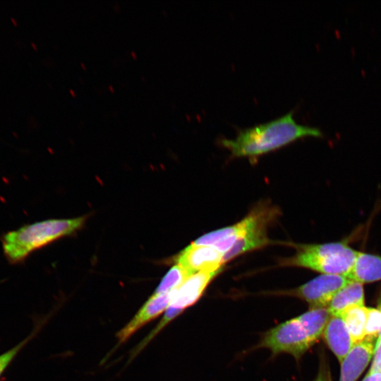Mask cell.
Returning <instances> with one entry per match:
<instances>
[{"instance_id":"cell-1","label":"cell","mask_w":381,"mask_h":381,"mask_svg":"<svg viewBox=\"0 0 381 381\" xmlns=\"http://www.w3.org/2000/svg\"><path fill=\"white\" fill-rule=\"evenodd\" d=\"M323 136L316 127L297 123L293 111L270 121L241 129L234 139L224 138L223 146L235 157H255L303 137Z\"/></svg>"},{"instance_id":"cell-2","label":"cell","mask_w":381,"mask_h":381,"mask_svg":"<svg viewBox=\"0 0 381 381\" xmlns=\"http://www.w3.org/2000/svg\"><path fill=\"white\" fill-rule=\"evenodd\" d=\"M329 317L327 308H310L270 329L260 346L274 355L286 353L298 359L322 335Z\"/></svg>"},{"instance_id":"cell-3","label":"cell","mask_w":381,"mask_h":381,"mask_svg":"<svg viewBox=\"0 0 381 381\" xmlns=\"http://www.w3.org/2000/svg\"><path fill=\"white\" fill-rule=\"evenodd\" d=\"M85 217L48 219L25 225L5 234L2 238L4 253L11 263L24 260L34 250L72 234L81 227Z\"/></svg>"},{"instance_id":"cell-4","label":"cell","mask_w":381,"mask_h":381,"mask_svg":"<svg viewBox=\"0 0 381 381\" xmlns=\"http://www.w3.org/2000/svg\"><path fill=\"white\" fill-rule=\"evenodd\" d=\"M346 242L337 241L302 246L291 264L326 274L346 275L357 255Z\"/></svg>"},{"instance_id":"cell-5","label":"cell","mask_w":381,"mask_h":381,"mask_svg":"<svg viewBox=\"0 0 381 381\" xmlns=\"http://www.w3.org/2000/svg\"><path fill=\"white\" fill-rule=\"evenodd\" d=\"M351 281L344 275L322 274L294 290L310 308H327L337 292Z\"/></svg>"},{"instance_id":"cell-6","label":"cell","mask_w":381,"mask_h":381,"mask_svg":"<svg viewBox=\"0 0 381 381\" xmlns=\"http://www.w3.org/2000/svg\"><path fill=\"white\" fill-rule=\"evenodd\" d=\"M253 220L243 236L223 255V263L230 260L238 255L248 250L260 248L266 245L268 238L266 234V226L274 212L272 209L260 208L253 212Z\"/></svg>"},{"instance_id":"cell-7","label":"cell","mask_w":381,"mask_h":381,"mask_svg":"<svg viewBox=\"0 0 381 381\" xmlns=\"http://www.w3.org/2000/svg\"><path fill=\"white\" fill-rule=\"evenodd\" d=\"M174 290L163 294H153L131 320L117 332L116 347L126 342L133 334L149 322L164 313L172 298Z\"/></svg>"},{"instance_id":"cell-8","label":"cell","mask_w":381,"mask_h":381,"mask_svg":"<svg viewBox=\"0 0 381 381\" xmlns=\"http://www.w3.org/2000/svg\"><path fill=\"white\" fill-rule=\"evenodd\" d=\"M221 270L201 271L190 276L174 290L168 308L180 315L200 298L209 283Z\"/></svg>"},{"instance_id":"cell-9","label":"cell","mask_w":381,"mask_h":381,"mask_svg":"<svg viewBox=\"0 0 381 381\" xmlns=\"http://www.w3.org/2000/svg\"><path fill=\"white\" fill-rule=\"evenodd\" d=\"M223 255L213 246L191 243L179 255L177 264L192 275L201 271L222 269Z\"/></svg>"},{"instance_id":"cell-10","label":"cell","mask_w":381,"mask_h":381,"mask_svg":"<svg viewBox=\"0 0 381 381\" xmlns=\"http://www.w3.org/2000/svg\"><path fill=\"white\" fill-rule=\"evenodd\" d=\"M375 340L365 338L355 344L341 362L339 381H356L371 361Z\"/></svg>"},{"instance_id":"cell-11","label":"cell","mask_w":381,"mask_h":381,"mask_svg":"<svg viewBox=\"0 0 381 381\" xmlns=\"http://www.w3.org/2000/svg\"><path fill=\"white\" fill-rule=\"evenodd\" d=\"M328 347L341 362L354 345L340 315H330L322 334Z\"/></svg>"},{"instance_id":"cell-12","label":"cell","mask_w":381,"mask_h":381,"mask_svg":"<svg viewBox=\"0 0 381 381\" xmlns=\"http://www.w3.org/2000/svg\"><path fill=\"white\" fill-rule=\"evenodd\" d=\"M345 276L351 282L362 284L381 280V256L358 251L351 270Z\"/></svg>"},{"instance_id":"cell-13","label":"cell","mask_w":381,"mask_h":381,"mask_svg":"<svg viewBox=\"0 0 381 381\" xmlns=\"http://www.w3.org/2000/svg\"><path fill=\"white\" fill-rule=\"evenodd\" d=\"M364 301L363 284L350 282L337 292L327 306V310L330 315H340L351 307L363 306Z\"/></svg>"},{"instance_id":"cell-14","label":"cell","mask_w":381,"mask_h":381,"mask_svg":"<svg viewBox=\"0 0 381 381\" xmlns=\"http://www.w3.org/2000/svg\"><path fill=\"white\" fill-rule=\"evenodd\" d=\"M342 317L353 344L358 343L365 338L367 307L353 306L340 314Z\"/></svg>"},{"instance_id":"cell-15","label":"cell","mask_w":381,"mask_h":381,"mask_svg":"<svg viewBox=\"0 0 381 381\" xmlns=\"http://www.w3.org/2000/svg\"><path fill=\"white\" fill-rule=\"evenodd\" d=\"M253 219V215L251 213L238 223L208 233L200 237L192 243L197 246H212L219 241L232 236H238L240 238L247 231Z\"/></svg>"},{"instance_id":"cell-16","label":"cell","mask_w":381,"mask_h":381,"mask_svg":"<svg viewBox=\"0 0 381 381\" xmlns=\"http://www.w3.org/2000/svg\"><path fill=\"white\" fill-rule=\"evenodd\" d=\"M190 276L183 267L179 264L174 265L161 280L153 294H163L176 289Z\"/></svg>"},{"instance_id":"cell-17","label":"cell","mask_w":381,"mask_h":381,"mask_svg":"<svg viewBox=\"0 0 381 381\" xmlns=\"http://www.w3.org/2000/svg\"><path fill=\"white\" fill-rule=\"evenodd\" d=\"M381 330V314L377 308H367L365 338L377 340ZM364 338V339H365Z\"/></svg>"},{"instance_id":"cell-18","label":"cell","mask_w":381,"mask_h":381,"mask_svg":"<svg viewBox=\"0 0 381 381\" xmlns=\"http://www.w3.org/2000/svg\"><path fill=\"white\" fill-rule=\"evenodd\" d=\"M38 329L36 328L29 336L15 345L11 349L7 350L0 354V377L11 363L13 359L17 356L23 347L34 337L37 332Z\"/></svg>"},{"instance_id":"cell-19","label":"cell","mask_w":381,"mask_h":381,"mask_svg":"<svg viewBox=\"0 0 381 381\" xmlns=\"http://www.w3.org/2000/svg\"><path fill=\"white\" fill-rule=\"evenodd\" d=\"M369 372L381 373V337H379L376 340L372 364Z\"/></svg>"},{"instance_id":"cell-20","label":"cell","mask_w":381,"mask_h":381,"mask_svg":"<svg viewBox=\"0 0 381 381\" xmlns=\"http://www.w3.org/2000/svg\"><path fill=\"white\" fill-rule=\"evenodd\" d=\"M362 381H381V373L368 372Z\"/></svg>"},{"instance_id":"cell-21","label":"cell","mask_w":381,"mask_h":381,"mask_svg":"<svg viewBox=\"0 0 381 381\" xmlns=\"http://www.w3.org/2000/svg\"><path fill=\"white\" fill-rule=\"evenodd\" d=\"M325 375L324 371L321 369L314 381H325Z\"/></svg>"},{"instance_id":"cell-22","label":"cell","mask_w":381,"mask_h":381,"mask_svg":"<svg viewBox=\"0 0 381 381\" xmlns=\"http://www.w3.org/2000/svg\"><path fill=\"white\" fill-rule=\"evenodd\" d=\"M377 309L379 310V311L380 312V314H381V295H380V298L379 299V302H378V305H377ZM379 337H381V330H380Z\"/></svg>"},{"instance_id":"cell-23","label":"cell","mask_w":381,"mask_h":381,"mask_svg":"<svg viewBox=\"0 0 381 381\" xmlns=\"http://www.w3.org/2000/svg\"><path fill=\"white\" fill-rule=\"evenodd\" d=\"M131 54L133 56V59H136V54L133 51H131Z\"/></svg>"},{"instance_id":"cell-24","label":"cell","mask_w":381,"mask_h":381,"mask_svg":"<svg viewBox=\"0 0 381 381\" xmlns=\"http://www.w3.org/2000/svg\"><path fill=\"white\" fill-rule=\"evenodd\" d=\"M69 91H70V93H71V95H72L73 96H75V92H73V90L72 89H70Z\"/></svg>"},{"instance_id":"cell-25","label":"cell","mask_w":381,"mask_h":381,"mask_svg":"<svg viewBox=\"0 0 381 381\" xmlns=\"http://www.w3.org/2000/svg\"><path fill=\"white\" fill-rule=\"evenodd\" d=\"M109 88L111 90V92L114 91V89L113 88V87L111 85H109Z\"/></svg>"},{"instance_id":"cell-26","label":"cell","mask_w":381,"mask_h":381,"mask_svg":"<svg viewBox=\"0 0 381 381\" xmlns=\"http://www.w3.org/2000/svg\"><path fill=\"white\" fill-rule=\"evenodd\" d=\"M114 8L115 9L116 8V10H119V6L118 4H116V5L115 4V5L114 6Z\"/></svg>"},{"instance_id":"cell-27","label":"cell","mask_w":381,"mask_h":381,"mask_svg":"<svg viewBox=\"0 0 381 381\" xmlns=\"http://www.w3.org/2000/svg\"><path fill=\"white\" fill-rule=\"evenodd\" d=\"M80 65L83 67V68L85 70V68H86L85 66L84 65V64L83 62H80Z\"/></svg>"},{"instance_id":"cell-28","label":"cell","mask_w":381,"mask_h":381,"mask_svg":"<svg viewBox=\"0 0 381 381\" xmlns=\"http://www.w3.org/2000/svg\"><path fill=\"white\" fill-rule=\"evenodd\" d=\"M327 381H332L331 378L329 377Z\"/></svg>"}]
</instances>
